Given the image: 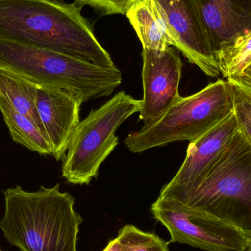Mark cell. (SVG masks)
Segmentation results:
<instances>
[{
  "label": "cell",
  "instance_id": "1",
  "mask_svg": "<svg viewBox=\"0 0 251 251\" xmlns=\"http://www.w3.org/2000/svg\"><path fill=\"white\" fill-rule=\"evenodd\" d=\"M81 8L62 0H0V38L114 67Z\"/></svg>",
  "mask_w": 251,
  "mask_h": 251
},
{
  "label": "cell",
  "instance_id": "2",
  "mask_svg": "<svg viewBox=\"0 0 251 251\" xmlns=\"http://www.w3.org/2000/svg\"><path fill=\"white\" fill-rule=\"evenodd\" d=\"M4 196L0 228L10 244L21 251H76L82 218L73 196L60 191L59 184L35 192L16 186Z\"/></svg>",
  "mask_w": 251,
  "mask_h": 251
},
{
  "label": "cell",
  "instance_id": "3",
  "mask_svg": "<svg viewBox=\"0 0 251 251\" xmlns=\"http://www.w3.org/2000/svg\"><path fill=\"white\" fill-rule=\"evenodd\" d=\"M174 199L212 215L251 239V145L240 130L202 179Z\"/></svg>",
  "mask_w": 251,
  "mask_h": 251
},
{
  "label": "cell",
  "instance_id": "4",
  "mask_svg": "<svg viewBox=\"0 0 251 251\" xmlns=\"http://www.w3.org/2000/svg\"><path fill=\"white\" fill-rule=\"evenodd\" d=\"M232 89L228 81L218 79L196 94L180 97L159 119L131 133L125 143L130 151L182 140L193 141L234 112Z\"/></svg>",
  "mask_w": 251,
  "mask_h": 251
},
{
  "label": "cell",
  "instance_id": "5",
  "mask_svg": "<svg viewBox=\"0 0 251 251\" xmlns=\"http://www.w3.org/2000/svg\"><path fill=\"white\" fill-rule=\"evenodd\" d=\"M141 107V100L120 91L92 110L75 130L63 159V177L72 184H89L119 144L118 128Z\"/></svg>",
  "mask_w": 251,
  "mask_h": 251
},
{
  "label": "cell",
  "instance_id": "6",
  "mask_svg": "<svg viewBox=\"0 0 251 251\" xmlns=\"http://www.w3.org/2000/svg\"><path fill=\"white\" fill-rule=\"evenodd\" d=\"M151 212L169 231L173 243L207 251H246L251 243L229 224L171 198L159 196Z\"/></svg>",
  "mask_w": 251,
  "mask_h": 251
},
{
  "label": "cell",
  "instance_id": "7",
  "mask_svg": "<svg viewBox=\"0 0 251 251\" xmlns=\"http://www.w3.org/2000/svg\"><path fill=\"white\" fill-rule=\"evenodd\" d=\"M153 1L165 19L173 47L208 76H219L216 55L195 0Z\"/></svg>",
  "mask_w": 251,
  "mask_h": 251
},
{
  "label": "cell",
  "instance_id": "8",
  "mask_svg": "<svg viewBox=\"0 0 251 251\" xmlns=\"http://www.w3.org/2000/svg\"><path fill=\"white\" fill-rule=\"evenodd\" d=\"M143 98L139 119L146 124L159 119L179 100L183 63L178 50L143 48Z\"/></svg>",
  "mask_w": 251,
  "mask_h": 251
},
{
  "label": "cell",
  "instance_id": "9",
  "mask_svg": "<svg viewBox=\"0 0 251 251\" xmlns=\"http://www.w3.org/2000/svg\"><path fill=\"white\" fill-rule=\"evenodd\" d=\"M238 129L233 112L212 129L190 142L182 165L171 181L162 187L159 196L178 199L190 191L206 175Z\"/></svg>",
  "mask_w": 251,
  "mask_h": 251
},
{
  "label": "cell",
  "instance_id": "10",
  "mask_svg": "<svg viewBox=\"0 0 251 251\" xmlns=\"http://www.w3.org/2000/svg\"><path fill=\"white\" fill-rule=\"evenodd\" d=\"M81 97L55 87L37 85L36 107L43 126L57 161L66 156L75 130L80 122Z\"/></svg>",
  "mask_w": 251,
  "mask_h": 251
},
{
  "label": "cell",
  "instance_id": "11",
  "mask_svg": "<svg viewBox=\"0 0 251 251\" xmlns=\"http://www.w3.org/2000/svg\"><path fill=\"white\" fill-rule=\"evenodd\" d=\"M215 55L251 29V0H195Z\"/></svg>",
  "mask_w": 251,
  "mask_h": 251
},
{
  "label": "cell",
  "instance_id": "12",
  "mask_svg": "<svg viewBox=\"0 0 251 251\" xmlns=\"http://www.w3.org/2000/svg\"><path fill=\"white\" fill-rule=\"evenodd\" d=\"M126 15L143 48L165 51L173 47L165 19L153 0H135Z\"/></svg>",
  "mask_w": 251,
  "mask_h": 251
},
{
  "label": "cell",
  "instance_id": "13",
  "mask_svg": "<svg viewBox=\"0 0 251 251\" xmlns=\"http://www.w3.org/2000/svg\"><path fill=\"white\" fill-rule=\"evenodd\" d=\"M36 94V84L0 69V97L14 110L32 121L47 137L37 110Z\"/></svg>",
  "mask_w": 251,
  "mask_h": 251
},
{
  "label": "cell",
  "instance_id": "14",
  "mask_svg": "<svg viewBox=\"0 0 251 251\" xmlns=\"http://www.w3.org/2000/svg\"><path fill=\"white\" fill-rule=\"evenodd\" d=\"M0 110L15 142L40 154L52 156V147L49 139L32 121L14 110L1 97Z\"/></svg>",
  "mask_w": 251,
  "mask_h": 251
},
{
  "label": "cell",
  "instance_id": "15",
  "mask_svg": "<svg viewBox=\"0 0 251 251\" xmlns=\"http://www.w3.org/2000/svg\"><path fill=\"white\" fill-rule=\"evenodd\" d=\"M217 60L227 80L240 76L251 63V29L223 47L217 54Z\"/></svg>",
  "mask_w": 251,
  "mask_h": 251
},
{
  "label": "cell",
  "instance_id": "16",
  "mask_svg": "<svg viewBox=\"0 0 251 251\" xmlns=\"http://www.w3.org/2000/svg\"><path fill=\"white\" fill-rule=\"evenodd\" d=\"M126 251H171L169 243L151 233L145 232L133 225H126L117 237Z\"/></svg>",
  "mask_w": 251,
  "mask_h": 251
},
{
  "label": "cell",
  "instance_id": "17",
  "mask_svg": "<svg viewBox=\"0 0 251 251\" xmlns=\"http://www.w3.org/2000/svg\"><path fill=\"white\" fill-rule=\"evenodd\" d=\"M227 81L234 95V113L239 130L251 145V100L238 82Z\"/></svg>",
  "mask_w": 251,
  "mask_h": 251
},
{
  "label": "cell",
  "instance_id": "18",
  "mask_svg": "<svg viewBox=\"0 0 251 251\" xmlns=\"http://www.w3.org/2000/svg\"><path fill=\"white\" fill-rule=\"evenodd\" d=\"M135 0H76L75 2L82 7L88 5L103 16L126 14L129 6Z\"/></svg>",
  "mask_w": 251,
  "mask_h": 251
},
{
  "label": "cell",
  "instance_id": "19",
  "mask_svg": "<svg viewBox=\"0 0 251 251\" xmlns=\"http://www.w3.org/2000/svg\"><path fill=\"white\" fill-rule=\"evenodd\" d=\"M231 81H234V82H238L243 85L251 86V63L243 71L240 76Z\"/></svg>",
  "mask_w": 251,
  "mask_h": 251
},
{
  "label": "cell",
  "instance_id": "20",
  "mask_svg": "<svg viewBox=\"0 0 251 251\" xmlns=\"http://www.w3.org/2000/svg\"><path fill=\"white\" fill-rule=\"evenodd\" d=\"M102 251H126V250L116 237L114 240H112Z\"/></svg>",
  "mask_w": 251,
  "mask_h": 251
},
{
  "label": "cell",
  "instance_id": "21",
  "mask_svg": "<svg viewBox=\"0 0 251 251\" xmlns=\"http://www.w3.org/2000/svg\"><path fill=\"white\" fill-rule=\"evenodd\" d=\"M239 84H240V85H241L242 88H243V90H244L245 92H246V94H248V96H249V97H250V99L251 100V86H247V85H243L240 83Z\"/></svg>",
  "mask_w": 251,
  "mask_h": 251
},
{
  "label": "cell",
  "instance_id": "22",
  "mask_svg": "<svg viewBox=\"0 0 251 251\" xmlns=\"http://www.w3.org/2000/svg\"><path fill=\"white\" fill-rule=\"evenodd\" d=\"M246 251H251V240L250 244H249V246H248L247 249H246Z\"/></svg>",
  "mask_w": 251,
  "mask_h": 251
},
{
  "label": "cell",
  "instance_id": "23",
  "mask_svg": "<svg viewBox=\"0 0 251 251\" xmlns=\"http://www.w3.org/2000/svg\"><path fill=\"white\" fill-rule=\"evenodd\" d=\"M0 251H2V250H1V249H0Z\"/></svg>",
  "mask_w": 251,
  "mask_h": 251
}]
</instances>
